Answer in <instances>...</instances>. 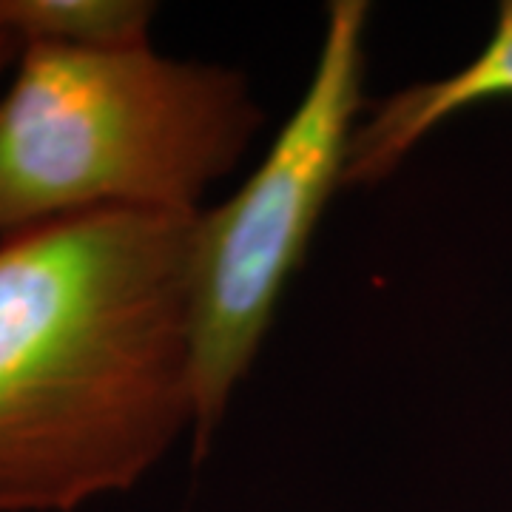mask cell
<instances>
[{
  "mask_svg": "<svg viewBox=\"0 0 512 512\" xmlns=\"http://www.w3.org/2000/svg\"><path fill=\"white\" fill-rule=\"evenodd\" d=\"M194 225L92 211L0 237V512L126 493L194 433Z\"/></svg>",
  "mask_w": 512,
  "mask_h": 512,
  "instance_id": "6da1fadb",
  "label": "cell"
},
{
  "mask_svg": "<svg viewBox=\"0 0 512 512\" xmlns=\"http://www.w3.org/2000/svg\"><path fill=\"white\" fill-rule=\"evenodd\" d=\"M262 120L228 66L29 43L0 97V237L92 211L200 214Z\"/></svg>",
  "mask_w": 512,
  "mask_h": 512,
  "instance_id": "7a4b0ae2",
  "label": "cell"
},
{
  "mask_svg": "<svg viewBox=\"0 0 512 512\" xmlns=\"http://www.w3.org/2000/svg\"><path fill=\"white\" fill-rule=\"evenodd\" d=\"M365 0H333L308 89L237 194L197 214L191 254L194 458L259 356L282 293L302 268L330 197L345 188L365 114Z\"/></svg>",
  "mask_w": 512,
  "mask_h": 512,
  "instance_id": "3957f363",
  "label": "cell"
},
{
  "mask_svg": "<svg viewBox=\"0 0 512 512\" xmlns=\"http://www.w3.org/2000/svg\"><path fill=\"white\" fill-rule=\"evenodd\" d=\"M498 97H512V0L498 6L490 40L467 66L439 80L404 86L359 120L345 185L382 183L444 120Z\"/></svg>",
  "mask_w": 512,
  "mask_h": 512,
  "instance_id": "277c9868",
  "label": "cell"
},
{
  "mask_svg": "<svg viewBox=\"0 0 512 512\" xmlns=\"http://www.w3.org/2000/svg\"><path fill=\"white\" fill-rule=\"evenodd\" d=\"M157 6L146 0H0V26L29 43L123 49L148 43Z\"/></svg>",
  "mask_w": 512,
  "mask_h": 512,
  "instance_id": "5b68a950",
  "label": "cell"
},
{
  "mask_svg": "<svg viewBox=\"0 0 512 512\" xmlns=\"http://www.w3.org/2000/svg\"><path fill=\"white\" fill-rule=\"evenodd\" d=\"M20 55V40L12 32H6L3 26H0V74L6 72L12 63H18Z\"/></svg>",
  "mask_w": 512,
  "mask_h": 512,
  "instance_id": "8992f818",
  "label": "cell"
}]
</instances>
